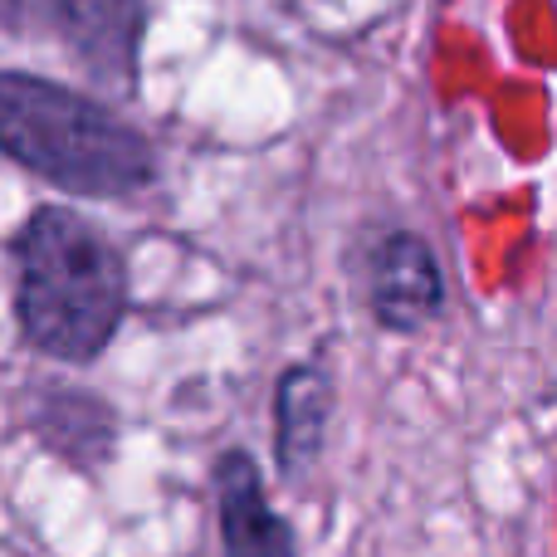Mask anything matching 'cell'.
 Listing matches in <instances>:
<instances>
[{
  "label": "cell",
  "mask_w": 557,
  "mask_h": 557,
  "mask_svg": "<svg viewBox=\"0 0 557 557\" xmlns=\"http://www.w3.org/2000/svg\"><path fill=\"white\" fill-rule=\"evenodd\" d=\"M15 323L39 357L88 367L127 318L123 255L69 206H39L15 235Z\"/></svg>",
  "instance_id": "cell-1"
},
{
  "label": "cell",
  "mask_w": 557,
  "mask_h": 557,
  "mask_svg": "<svg viewBox=\"0 0 557 557\" xmlns=\"http://www.w3.org/2000/svg\"><path fill=\"white\" fill-rule=\"evenodd\" d=\"M0 143L25 172L88 201H117L152 186V143L98 98L54 78L0 74Z\"/></svg>",
  "instance_id": "cell-2"
},
{
  "label": "cell",
  "mask_w": 557,
  "mask_h": 557,
  "mask_svg": "<svg viewBox=\"0 0 557 557\" xmlns=\"http://www.w3.org/2000/svg\"><path fill=\"white\" fill-rule=\"evenodd\" d=\"M35 15L108 94H133L143 69L147 0H35Z\"/></svg>",
  "instance_id": "cell-3"
},
{
  "label": "cell",
  "mask_w": 557,
  "mask_h": 557,
  "mask_svg": "<svg viewBox=\"0 0 557 557\" xmlns=\"http://www.w3.org/2000/svg\"><path fill=\"white\" fill-rule=\"evenodd\" d=\"M362 288L372 323L382 333H421L445 313V270L441 255L431 250V240H421L416 231H382L362 255Z\"/></svg>",
  "instance_id": "cell-4"
},
{
  "label": "cell",
  "mask_w": 557,
  "mask_h": 557,
  "mask_svg": "<svg viewBox=\"0 0 557 557\" xmlns=\"http://www.w3.org/2000/svg\"><path fill=\"white\" fill-rule=\"evenodd\" d=\"M215 490V529H221V557H298V533L284 513L264 499V470L245 445L215 455L211 465Z\"/></svg>",
  "instance_id": "cell-5"
},
{
  "label": "cell",
  "mask_w": 557,
  "mask_h": 557,
  "mask_svg": "<svg viewBox=\"0 0 557 557\" xmlns=\"http://www.w3.org/2000/svg\"><path fill=\"white\" fill-rule=\"evenodd\" d=\"M333 376L318 362H294L274 382V465L288 484H304L318 470L333 425Z\"/></svg>",
  "instance_id": "cell-6"
},
{
  "label": "cell",
  "mask_w": 557,
  "mask_h": 557,
  "mask_svg": "<svg viewBox=\"0 0 557 557\" xmlns=\"http://www.w3.org/2000/svg\"><path fill=\"white\" fill-rule=\"evenodd\" d=\"M29 431L39 435V445L54 455H64L78 470H98L113 455L117 441V416L103 396L84 392V386L45 382L29 406Z\"/></svg>",
  "instance_id": "cell-7"
}]
</instances>
